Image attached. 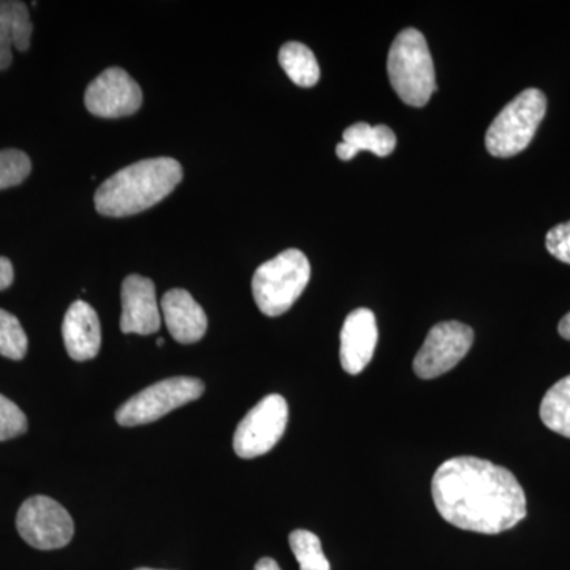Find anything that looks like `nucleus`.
Returning <instances> with one entry per match:
<instances>
[{"label": "nucleus", "mask_w": 570, "mask_h": 570, "mask_svg": "<svg viewBox=\"0 0 570 570\" xmlns=\"http://www.w3.org/2000/svg\"><path fill=\"white\" fill-rule=\"evenodd\" d=\"M431 493L442 519L464 531L499 534L527 517V494L515 475L475 456L442 463Z\"/></svg>", "instance_id": "f257e3e1"}, {"label": "nucleus", "mask_w": 570, "mask_h": 570, "mask_svg": "<svg viewBox=\"0 0 570 570\" xmlns=\"http://www.w3.org/2000/svg\"><path fill=\"white\" fill-rule=\"evenodd\" d=\"M183 179V167L171 157H156L122 168L97 189V213L126 217L146 212L168 197Z\"/></svg>", "instance_id": "f03ea898"}, {"label": "nucleus", "mask_w": 570, "mask_h": 570, "mask_svg": "<svg viewBox=\"0 0 570 570\" xmlns=\"http://www.w3.org/2000/svg\"><path fill=\"white\" fill-rule=\"evenodd\" d=\"M390 85L411 107H423L436 91V73L425 36L407 28L397 33L389 51Z\"/></svg>", "instance_id": "7ed1b4c3"}, {"label": "nucleus", "mask_w": 570, "mask_h": 570, "mask_svg": "<svg viewBox=\"0 0 570 570\" xmlns=\"http://www.w3.org/2000/svg\"><path fill=\"white\" fill-rule=\"evenodd\" d=\"M311 279L309 261L302 250L287 249L258 266L253 277V295L262 314L283 316Z\"/></svg>", "instance_id": "20e7f679"}, {"label": "nucleus", "mask_w": 570, "mask_h": 570, "mask_svg": "<svg viewBox=\"0 0 570 570\" xmlns=\"http://www.w3.org/2000/svg\"><path fill=\"white\" fill-rule=\"evenodd\" d=\"M546 112V94L535 88L520 92L502 108L487 130L485 146L491 156L513 157L524 151L538 132Z\"/></svg>", "instance_id": "39448f33"}, {"label": "nucleus", "mask_w": 570, "mask_h": 570, "mask_svg": "<svg viewBox=\"0 0 570 570\" xmlns=\"http://www.w3.org/2000/svg\"><path fill=\"white\" fill-rule=\"evenodd\" d=\"M204 392L205 385L200 379H165L127 400L116 411V422L121 426H138L156 422L165 417L168 412L198 400Z\"/></svg>", "instance_id": "423d86ee"}, {"label": "nucleus", "mask_w": 570, "mask_h": 570, "mask_svg": "<svg viewBox=\"0 0 570 570\" xmlns=\"http://www.w3.org/2000/svg\"><path fill=\"white\" fill-rule=\"evenodd\" d=\"M288 422L287 401L269 395L247 412L234 436V449L239 459L250 460L265 455L283 438Z\"/></svg>", "instance_id": "0eeeda50"}, {"label": "nucleus", "mask_w": 570, "mask_h": 570, "mask_svg": "<svg viewBox=\"0 0 570 570\" xmlns=\"http://www.w3.org/2000/svg\"><path fill=\"white\" fill-rule=\"evenodd\" d=\"M18 532L37 550L69 546L75 527L70 513L55 499L33 497L22 502L17 517Z\"/></svg>", "instance_id": "6e6552de"}, {"label": "nucleus", "mask_w": 570, "mask_h": 570, "mask_svg": "<svg viewBox=\"0 0 570 570\" xmlns=\"http://www.w3.org/2000/svg\"><path fill=\"white\" fill-rule=\"evenodd\" d=\"M472 343L474 332L471 326L453 321L434 325L415 355V374L420 379H436L449 373L466 356Z\"/></svg>", "instance_id": "1a4fd4ad"}, {"label": "nucleus", "mask_w": 570, "mask_h": 570, "mask_svg": "<svg viewBox=\"0 0 570 570\" xmlns=\"http://www.w3.org/2000/svg\"><path fill=\"white\" fill-rule=\"evenodd\" d=\"M85 104L88 111L99 118H124L140 110L142 92L126 70L110 67L88 86Z\"/></svg>", "instance_id": "9d476101"}, {"label": "nucleus", "mask_w": 570, "mask_h": 570, "mask_svg": "<svg viewBox=\"0 0 570 570\" xmlns=\"http://www.w3.org/2000/svg\"><path fill=\"white\" fill-rule=\"evenodd\" d=\"M121 332L135 335H153L159 332V305H157L156 285L148 277L130 275L122 283Z\"/></svg>", "instance_id": "9b49d317"}, {"label": "nucleus", "mask_w": 570, "mask_h": 570, "mask_svg": "<svg viewBox=\"0 0 570 570\" xmlns=\"http://www.w3.org/2000/svg\"><path fill=\"white\" fill-rule=\"evenodd\" d=\"M379 330L376 316L366 307L352 311L341 330V366L347 374L362 373L376 352Z\"/></svg>", "instance_id": "f8f14e48"}, {"label": "nucleus", "mask_w": 570, "mask_h": 570, "mask_svg": "<svg viewBox=\"0 0 570 570\" xmlns=\"http://www.w3.org/2000/svg\"><path fill=\"white\" fill-rule=\"evenodd\" d=\"M62 337L67 352L75 362L96 358L102 346V328L89 303L78 299L69 307L63 317Z\"/></svg>", "instance_id": "ddd939ff"}, {"label": "nucleus", "mask_w": 570, "mask_h": 570, "mask_svg": "<svg viewBox=\"0 0 570 570\" xmlns=\"http://www.w3.org/2000/svg\"><path fill=\"white\" fill-rule=\"evenodd\" d=\"M160 307H163L168 332L178 343L194 344L205 336L208 317L204 307L195 302L189 292L183 288L167 292L160 302Z\"/></svg>", "instance_id": "4468645a"}, {"label": "nucleus", "mask_w": 570, "mask_h": 570, "mask_svg": "<svg viewBox=\"0 0 570 570\" xmlns=\"http://www.w3.org/2000/svg\"><path fill=\"white\" fill-rule=\"evenodd\" d=\"M32 22L26 3L17 0L0 2V70L9 69L13 62L11 48L28 51L31 47Z\"/></svg>", "instance_id": "2eb2a0df"}, {"label": "nucleus", "mask_w": 570, "mask_h": 570, "mask_svg": "<svg viewBox=\"0 0 570 570\" xmlns=\"http://www.w3.org/2000/svg\"><path fill=\"white\" fill-rule=\"evenodd\" d=\"M396 135L387 126H370L356 122L343 134V142L336 146L341 160L354 159L360 151H370L379 157H387L395 151Z\"/></svg>", "instance_id": "dca6fc26"}, {"label": "nucleus", "mask_w": 570, "mask_h": 570, "mask_svg": "<svg viewBox=\"0 0 570 570\" xmlns=\"http://www.w3.org/2000/svg\"><path fill=\"white\" fill-rule=\"evenodd\" d=\"M279 63L287 77L302 88H313L321 78V67L316 56L299 41H287L281 48Z\"/></svg>", "instance_id": "f3484780"}, {"label": "nucleus", "mask_w": 570, "mask_h": 570, "mask_svg": "<svg viewBox=\"0 0 570 570\" xmlns=\"http://www.w3.org/2000/svg\"><path fill=\"white\" fill-rule=\"evenodd\" d=\"M543 425L570 439V376L561 379L543 396L540 404Z\"/></svg>", "instance_id": "a211bd4d"}, {"label": "nucleus", "mask_w": 570, "mask_h": 570, "mask_svg": "<svg viewBox=\"0 0 570 570\" xmlns=\"http://www.w3.org/2000/svg\"><path fill=\"white\" fill-rule=\"evenodd\" d=\"M288 542L298 561L299 570H332L322 550L321 539L314 532L296 530L292 532Z\"/></svg>", "instance_id": "6ab92c4d"}, {"label": "nucleus", "mask_w": 570, "mask_h": 570, "mask_svg": "<svg viewBox=\"0 0 570 570\" xmlns=\"http://www.w3.org/2000/svg\"><path fill=\"white\" fill-rule=\"evenodd\" d=\"M28 354V336L17 316L0 309V355L22 360Z\"/></svg>", "instance_id": "aec40b11"}, {"label": "nucleus", "mask_w": 570, "mask_h": 570, "mask_svg": "<svg viewBox=\"0 0 570 570\" xmlns=\"http://www.w3.org/2000/svg\"><path fill=\"white\" fill-rule=\"evenodd\" d=\"M31 170L32 164L28 154L20 149H3L0 151V190L20 186Z\"/></svg>", "instance_id": "412c9836"}, {"label": "nucleus", "mask_w": 570, "mask_h": 570, "mask_svg": "<svg viewBox=\"0 0 570 570\" xmlns=\"http://www.w3.org/2000/svg\"><path fill=\"white\" fill-rule=\"evenodd\" d=\"M28 431V419L13 401L0 395V442L21 436Z\"/></svg>", "instance_id": "4be33fe9"}, {"label": "nucleus", "mask_w": 570, "mask_h": 570, "mask_svg": "<svg viewBox=\"0 0 570 570\" xmlns=\"http://www.w3.org/2000/svg\"><path fill=\"white\" fill-rule=\"evenodd\" d=\"M546 245L557 261L570 265V220L551 228L547 234Z\"/></svg>", "instance_id": "5701e85b"}, {"label": "nucleus", "mask_w": 570, "mask_h": 570, "mask_svg": "<svg viewBox=\"0 0 570 570\" xmlns=\"http://www.w3.org/2000/svg\"><path fill=\"white\" fill-rule=\"evenodd\" d=\"M14 272L13 265L9 258L0 257V291H6L13 284Z\"/></svg>", "instance_id": "b1692460"}, {"label": "nucleus", "mask_w": 570, "mask_h": 570, "mask_svg": "<svg viewBox=\"0 0 570 570\" xmlns=\"http://www.w3.org/2000/svg\"><path fill=\"white\" fill-rule=\"evenodd\" d=\"M254 570H281V568L272 558H262V560L255 564Z\"/></svg>", "instance_id": "393cba45"}, {"label": "nucleus", "mask_w": 570, "mask_h": 570, "mask_svg": "<svg viewBox=\"0 0 570 570\" xmlns=\"http://www.w3.org/2000/svg\"><path fill=\"white\" fill-rule=\"evenodd\" d=\"M558 332H560L561 337L570 341V313L561 318L560 325H558Z\"/></svg>", "instance_id": "a878e982"}, {"label": "nucleus", "mask_w": 570, "mask_h": 570, "mask_svg": "<svg viewBox=\"0 0 570 570\" xmlns=\"http://www.w3.org/2000/svg\"><path fill=\"white\" fill-rule=\"evenodd\" d=\"M165 344V341L163 340V337H160V340H157V346H164Z\"/></svg>", "instance_id": "bb28decb"}, {"label": "nucleus", "mask_w": 570, "mask_h": 570, "mask_svg": "<svg viewBox=\"0 0 570 570\" xmlns=\"http://www.w3.org/2000/svg\"><path fill=\"white\" fill-rule=\"evenodd\" d=\"M135 570H157V569L140 568V569H135Z\"/></svg>", "instance_id": "cd10ccee"}]
</instances>
